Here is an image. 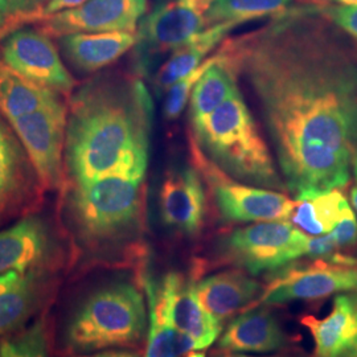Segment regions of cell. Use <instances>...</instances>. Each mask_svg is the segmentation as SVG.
<instances>
[{
  "instance_id": "8",
  "label": "cell",
  "mask_w": 357,
  "mask_h": 357,
  "mask_svg": "<svg viewBox=\"0 0 357 357\" xmlns=\"http://www.w3.org/2000/svg\"><path fill=\"white\" fill-rule=\"evenodd\" d=\"M213 0H167L139 24L138 56L147 68L168 52H175L203 32L205 15Z\"/></svg>"
},
{
  "instance_id": "33",
  "label": "cell",
  "mask_w": 357,
  "mask_h": 357,
  "mask_svg": "<svg viewBox=\"0 0 357 357\" xmlns=\"http://www.w3.org/2000/svg\"><path fill=\"white\" fill-rule=\"evenodd\" d=\"M70 357H141L139 354L128 352V351H98L93 354H84V355H75Z\"/></svg>"
},
{
  "instance_id": "45",
  "label": "cell",
  "mask_w": 357,
  "mask_h": 357,
  "mask_svg": "<svg viewBox=\"0 0 357 357\" xmlns=\"http://www.w3.org/2000/svg\"><path fill=\"white\" fill-rule=\"evenodd\" d=\"M356 291H357V290H356ZM355 298H356V301H357V293H356V296H355Z\"/></svg>"
},
{
  "instance_id": "39",
  "label": "cell",
  "mask_w": 357,
  "mask_h": 357,
  "mask_svg": "<svg viewBox=\"0 0 357 357\" xmlns=\"http://www.w3.org/2000/svg\"><path fill=\"white\" fill-rule=\"evenodd\" d=\"M351 199H352V204H354V208L356 209L357 212V187H355L352 192H351Z\"/></svg>"
},
{
  "instance_id": "6",
  "label": "cell",
  "mask_w": 357,
  "mask_h": 357,
  "mask_svg": "<svg viewBox=\"0 0 357 357\" xmlns=\"http://www.w3.org/2000/svg\"><path fill=\"white\" fill-rule=\"evenodd\" d=\"M310 237L287 220L262 221L236 230L225 240V253L250 274L273 271L305 257Z\"/></svg>"
},
{
  "instance_id": "1",
  "label": "cell",
  "mask_w": 357,
  "mask_h": 357,
  "mask_svg": "<svg viewBox=\"0 0 357 357\" xmlns=\"http://www.w3.org/2000/svg\"><path fill=\"white\" fill-rule=\"evenodd\" d=\"M255 90L296 202L349 181L357 144V75L299 23L225 47Z\"/></svg>"
},
{
  "instance_id": "27",
  "label": "cell",
  "mask_w": 357,
  "mask_h": 357,
  "mask_svg": "<svg viewBox=\"0 0 357 357\" xmlns=\"http://www.w3.org/2000/svg\"><path fill=\"white\" fill-rule=\"evenodd\" d=\"M293 0H213L205 15L206 26L220 23L245 22L280 13L287 8Z\"/></svg>"
},
{
  "instance_id": "12",
  "label": "cell",
  "mask_w": 357,
  "mask_h": 357,
  "mask_svg": "<svg viewBox=\"0 0 357 357\" xmlns=\"http://www.w3.org/2000/svg\"><path fill=\"white\" fill-rule=\"evenodd\" d=\"M351 290H357V268L317 261L307 266L284 268L258 302L281 305L291 301H314Z\"/></svg>"
},
{
  "instance_id": "20",
  "label": "cell",
  "mask_w": 357,
  "mask_h": 357,
  "mask_svg": "<svg viewBox=\"0 0 357 357\" xmlns=\"http://www.w3.org/2000/svg\"><path fill=\"white\" fill-rule=\"evenodd\" d=\"M205 310L222 321L262 295V286L243 271L230 270L206 277L196 284Z\"/></svg>"
},
{
  "instance_id": "5",
  "label": "cell",
  "mask_w": 357,
  "mask_h": 357,
  "mask_svg": "<svg viewBox=\"0 0 357 357\" xmlns=\"http://www.w3.org/2000/svg\"><path fill=\"white\" fill-rule=\"evenodd\" d=\"M144 176L112 175L90 183H66L73 225L84 241L125 234L141 217Z\"/></svg>"
},
{
  "instance_id": "34",
  "label": "cell",
  "mask_w": 357,
  "mask_h": 357,
  "mask_svg": "<svg viewBox=\"0 0 357 357\" xmlns=\"http://www.w3.org/2000/svg\"><path fill=\"white\" fill-rule=\"evenodd\" d=\"M45 1H47V0H26L24 4L22 6V8H20L19 11H16V13H33V11H36L38 8H40Z\"/></svg>"
},
{
  "instance_id": "3",
  "label": "cell",
  "mask_w": 357,
  "mask_h": 357,
  "mask_svg": "<svg viewBox=\"0 0 357 357\" xmlns=\"http://www.w3.org/2000/svg\"><path fill=\"white\" fill-rule=\"evenodd\" d=\"M192 125L202 149L230 176L268 188H284L266 142L238 90L211 114L192 121Z\"/></svg>"
},
{
  "instance_id": "15",
  "label": "cell",
  "mask_w": 357,
  "mask_h": 357,
  "mask_svg": "<svg viewBox=\"0 0 357 357\" xmlns=\"http://www.w3.org/2000/svg\"><path fill=\"white\" fill-rule=\"evenodd\" d=\"M159 208L167 227L188 236L202 229L205 193L199 174L192 168L168 172L159 193Z\"/></svg>"
},
{
  "instance_id": "7",
  "label": "cell",
  "mask_w": 357,
  "mask_h": 357,
  "mask_svg": "<svg viewBox=\"0 0 357 357\" xmlns=\"http://www.w3.org/2000/svg\"><path fill=\"white\" fill-rule=\"evenodd\" d=\"M38 174L44 190H57L66 183L65 138L68 103L10 121Z\"/></svg>"
},
{
  "instance_id": "40",
  "label": "cell",
  "mask_w": 357,
  "mask_h": 357,
  "mask_svg": "<svg viewBox=\"0 0 357 357\" xmlns=\"http://www.w3.org/2000/svg\"><path fill=\"white\" fill-rule=\"evenodd\" d=\"M8 70H10V69L6 66V64H4V63L1 61V59H0V78L4 76V75L8 72Z\"/></svg>"
},
{
  "instance_id": "31",
  "label": "cell",
  "mask_w": 357,
  "mask_h": 357,
  "mask_svg": "<svg viewBox=\"0 0 357 357\" xmlns=\"http://www.w3.org/2000/svg\"><path fill=\"white\" fill-rule=\"evenodd\" d=\"M328 234L337 248H344L355 243L357 238V220L354 211H348Z\"/></svg>"
},
{
  "instance_id": "21",
  "label": "cell",
  "mask_w": 357,
  "mask_h": 357,
  "mask_svg": "<svg viewBox=\"0 0 357 357\" xmlns=\"http://www.w3.org/2000/svg\"><path fill=\"white\" fill-rule=\"evenodd\" d=\"M284 344V332L266 310H255L240 315L218 340V347L229 352L268 354L281 349Z\"/></svg>"
},
{
  "instance_id": "44",
  "label": "cell",
  "mask_w": 357,
  "mask_h": 357,
  "mask_svg": "<svg viewBox=\"0 0 357 357\" xmlns=\"http://www.w3.org/2000/svg\"><path fill=\"white\" fill-rule=\"evenodd\" d=\"M354 171H355V176H356L357 180V159L356 162H355V168H354Z\"/></svg>"
},
{
  "instance_id": "28",
  "label": "cell",
  "mask_w": 357,
  "mask_h": 357,
  "mask_svg": "<svg viewBox=\"0 0 357 357\" xmlns=\"http://www.w3.org/2000/svg\"><path fill=\"white\" fill-rule=\"evenodd\" d=\"M0 357H50L44 323L38 321L31 328L3 339Z\"/></svg>"
},
{
  "instance_id": "19",
  "label": "cell",
  "mask_w": 357,
  "mask_h": 357,
  "mask_svg": "<svg viewBox=\"0 0 357 357\" xmlns=\"http://www.w3.org/2000/svg\"><path fill=\"white\" fill-rule=\"evenodd\" d=\"M135 32L116 31L98 33H75L60 38V45L68 61L82 72H96L113 64L137 45Z\"/></svg>"
},
{
  "instance_id": "32",
  "label": "cell",
  "mask_w": 357,
  "mask_h": 357,
  "mask_svg": "<svg viewBox=\"0 0 357 357\" xmlns=\"http://www.w3.org/2000/svg\"><path fill=\"white\" fill-rule=\"evenodd\" d=\"M328 15L337 26L357 38V6L333 7Z\"/></svg>"
},
{
  "instance_id": "38",
  "label": "cell",
  "mask_w": 357,
  "mask_h": 357,
  "mask_svg": "<svg viewBox=\"0 0 357 357\" xmlns=\"http://www.w3.org/2000/svg\"><path fill=\"white\" fill-rule=\"evenodd\" d=\"M332 1H335V3H337L340 6H344V7L357 6V0H332Z\"/></svg>"
},
{
  "instance_id": "13",
  "label": "cell",
  "mask_w": 357,
  "mask_h": 357,
  "mask_svg": "<svg viewBox=\"0 0 357 357\" xmlns=\"http://www.w3.org/2000/svg\"><path fill=\"white\" fill-rule=\"evenodd\" d=\"M155 284L172 327L191 340L195 351L205 349L216 342L221 333V321L202 305L193 282L178 273H169Z\"/></svg>"
},
{
  "instance_id": "26",
  "label": "cell",
  "mask_w": 357,
  "mask_h": 357,
  "mask_svg": "<svg viewBox=\"0 0 357 357\" xmlns=\"http://www.w3.org/2000/svg\"><path fill=\"white\" fill-rule=\"evenodd\" d=\"M146 293L149 299V340L144 357H183L178 345V333L168 319L165 305L158 294L153 280L146 278Z\"/></svg>"
},
{
  "instance_id": "24",
  "label": "cell",
  "mask_w": 357,
  "mask_h": 357,
  "mask_svg": "<svg viewBox=\"0 0 357 357\" xmlns=\"http://www.w3.org/2000/svg\"><path fill=\"white\" fill-rule=\"evenodd\" d=\"M234 70L236 69L230 64L225 51L222 50L218 52L216 63L206 69L192 90V121L211 114L221 103L225 102L234 91L238 90Z\"/></svg>"
},
{
  "instance_id": "37",
  "label": "cell",
  "mask_w": 357,
  "mask_h": 357,
  "mask_svg": "<svg viewBox=\"0 0 357 357\" xmlns=\"http://www.w3.org/2000/svg\"><path fill=\"white\" fill-rule=\"evenodd\" d=\"M0 13H4V15L10 13V7H8L7 0H0Z\"/></svg>"
},
{
  "instance_id": "22",
  "label": "cell",
  "mask_w": 357,
  "mask_h": 357,
  "mask_svg": "<svg viewBox=\"0 0 357 357\" xmlns=\"http://www.w3.org/2000/svg\"><path fill=\"white\" fill-rule=\"evenodd\" d=\"M240 26L234 22L220 23L216 26H206L203 32L190 40L171 54L165 64L160 66L155 76V88L167 91L178 79L187 76L197 66L203 64L205 56L215 50L234 26Z\"/></svg>"
},
{
  "instance_id": "35",
  "label": "cell",
  "mask_w": 357,
  "mask_h": 357,
  "mask_svg": "<svg viewBox=\"0 0 357 357\" xmlns=\"http://www.w3.org/2000/svg\"><path fill=\"white\" fill-rule=\"evenodd\" d=\"M16 31V26H13V23H10L7 19H6V23L3 26H0V43L7 38L11 32Z\"/></svg>"
},
{
  "instance_id": "30",
  "label": "cell",
  "mask_w": 357,
  "mask_h": 357,
  "mask_svg": "<svg viewBox=\"0 0 357 357\" xmlns=\"http://www.w3.org/2000/svg\"><path fill=\"white\" fill-rule=\"evenodd\" d=\"M88 0H47L40 8L33 13H13L6 15L10 22H13L17 28H22L26 24H33L40 19L51 16L54 13H63L72 8L79 7L81 4L86 3Z\"/></svg>"
},
{
  "instance_id": "11",
  "label": "cell",
  "mask_w": 357,
  "mask_h": 357,
  "mask_svg": "<svg viewBox=\"0 0 357 357\" xmlns=\"http://www.w3.org/2000/svg\"><path fill=\"white\" fill-rule=\"evenodd\" d=\"M147 7V0H88L76 8L43 17L33 26L57 38L75 33L135 32Z\"/></svg>"
},
{
  "instance_id": "9",
  "label": "cell",
  "mask_w": 357,
  "mask_h": 357,
  "mask_svg": "<svg viewBox=\"0 0 357 357\" xmlns=\"http://www.w3.org/2000/svg\"><path fill=\"white\" fill-rule=\"evenodd\" d=\"M44 191L23 143L0 114V227L36 211Z\"/></svg>"
},
{
  "instance_id": "25",
  "label": "cell",
  "mask_w": 357,
  "mask_h": 357,
  "mask_svg": "<svg viewBox=\"0 0 357 357\" xmlns=\"http://www.w3.org/2000/svg\"><path fill=\"white\" fill-rule=\"evenodd\" d=\"M348 211L351 206L337 190L321 192L299 202L294 224L312 236H324L332 231Z\"/></svg>"
},
{
  "instance_id": "2",
  "label": "cell",
  "mask_w": 357,
  "mask_h": 357,
  "mask_svg": "<svg viewBox=\"0 0 357 357\" xmlns=\"http://www.w3.org/2000/svg\"><path fill=\"white\" fill-rule=\"evenodd\" d=\"M151 122V97L138 79H101L77 90L68 103L66 183L146 176Z\"/></svg>"
},
{
  "instance_id": "29",
  "label": "cell",
  "mask_w": 357,
  "mask_h": 357,
  "mask_svg": "<svg viewBox=\"0 0 357 357\" xmlns=\"http://www.w3.org/2000/svg\"><path fill=\"white\" fill-rule=\"evenodd\" d=\"M217 59H218V53L213 57L208 59L200 66H197L195 70L190 72L187 76L178 79L176 84H174L169 89L167 90L166 101L163 107L167 119H175L181 114V112L184 110L185 105L188 102V98L191 97L192 90L195 88L196 82L204 75L211 65L216 63Z\"/></svg>"
},
{
  "instance_id": "43",
  "label": "cell",
  "mask_w": 357,
  "mask_h": 357,
  "mask_svg": "<svg viewBox=\"0 0 357 357\" xmlns=\"http://www.w3.org/2000/svg\"><path fill=\"white\" fill-rule=\"evenodd\" d=\"M222 357H252V356H245V355H227V356Z\"/></svg>"
},
{
  "instance_id": "14",
  "label": "cell",
  "mask_w": 357,
  "mask_h": 357,
  "mask_svg": "<svg viewBox=\"0 0 357 357\" xmlns=\"http://www.w3.org/2000/svg\"><path fill=\"white\" fill-rule=\"evenodd\" d=\"M208 174L217 206L225 220L234 222H262L287 220L293 216L296 204L284 195L231 181L221 176L216 168Z\"/></svg>"
},
{
  "instance_id": "42",
  "label": "cell",
  "mask_w": 357,
  "mask_h": 357,
  "mask_svg": "<svg viewBox=\"0 0 357 357\" xmlns=\"http://www.w3.org/2000/svg\"><path fill=\"white\" fill-rule=\"evenodd\" d=\"M6 19H7V16L4 13H0V26L6 23Z\"/></svg>"
},
{
  "instance_id": "4",
  "label": "cell",
  "mask_w": 357,
  "mask_h": 357,
  "mask_svg": "<svg viewBox=\"0 0 357 357\" xmlns=\"http://www.w3.org/2000/svg\"><path fill=\"white\" fill-rule=\"evenodd\" d=\"M147 328V307L141 290L126 282L89 295L68 323L65 342L73 354H93L139 343Z\"/></svg>"
},
{
  "instance_id": "41",
  "label": "cell",
  "mask_w": 357,
  "mask_h": 357,
  "mask_svg": "<svg viewBox=\"0 0 357 357\" xmlns=\"http://www.w3.org/2000/svg\"><path fill=\"white\" fill-rule=\"evenodd\" d=\"M185 357H205L204 354H202V352H190L188 355H185Z\"/></svg>"
},
{
  "instance_id": "18",
  "label": "cell",
  "mask_w": 357,
  "mask_h": 357,
  "mask_svg": "<svg viewBox=\"0 0 357 357\" xmlns=\"http://www.w3.org/2000/svg\"><path fill=\"white\" fill-rule=\"evenodd\" d=\"M43 271L0 274V337L24 327L41 302Z\"/></svg>"
},
{
  "instance_id": "17",
  "label": "cell",
  "mask_w": 357,
  "mask_h": 357,
  "mask_svg": "<svg viewBox=\"0 0 357 357\" xmlns=\"http://www.w3.org/2000/svg\"><path fill=\"white\" fill-rule=\"evenodd\" d=\"M302 324L312 335L315 356L357 357L356 298L339 295L326 318L308 315Z\"/></svg>"
},
{
  "instance_id": "16",
  "label": "cell",
  "mask_w": 357,
  "mask_h": 357,
  "mask_svg": "<svg viewBox=\"0 0 357 357\" xmlns=\"http://www.w3.org/2000/svg\"><path fill=\"white\" fill-rule=\"evenodd\" d=\"M51 255V231L40 217L29 215L0 230V274L43 271Z\"/></svg>"
},
{
  "instance_id": "36",
  "label": "cell",
  "mask_w": 357,
  "mask_h": 357,
  "mask_svg": "<svg viewBox=\"0 0 357 357\" xmlns=\"http://www.w3.org/2000/svg\"><path fill=\"white\" fill-rule=\"evenodd\" d=\"M7 1H8V7H10V13H13L19 11L26 0H7Z\"/></svg>"
},
{
  "instance_id": "10",
  "label": "cell",
  "mask_w": 357,
  "mask_h": 357,
  "mask_svg": "<svg viewBox=\"0 0 357 357\" xmlns=\"http://www.w3.org/2000/svg\"><path fill=\"white\" fill-rule=\"evenodd\" d=\"M0 57L17 76L68 94L76 81L68 72L51 38L38 28H19L1 41Z\"/></svg>"
},
{
  "instance_id": "23",
  "label": "cell",
  "mask_w": 357,
  "mask_h": 357,
  "mask_svg": "<svg viewBox=\"0 0 357 357\" xmlns=\"http://www.w3.org/2000/svg\"><path fill=\"white\" fill-rule=\"evenodd\" d=\"M65 102L63 94L8 70L0 78V114L8 122Z\"/></svg>"
}]
</instances>
